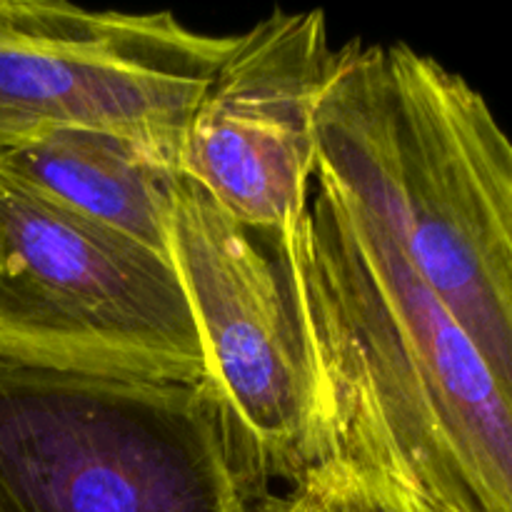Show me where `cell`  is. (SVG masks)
Wrapping results in <instances>:
<instances>
[{
  "label": "cell",
  "instance_id": "6da1fadb",
  "mask_svg": "<svg viewBox=\"0 0 512 512\" xmlns=\"http://www.w3.org/2000/svg\"><path fill=\"white\" fill-rule=\"evenodd\" d=\"M315 183L293 228L263 233L313 380L315 465L343 460L465 512H512V390L385 225Z\"/></svg>",
  "mask_w": 512,
  "mask_h": 512
},
{
  "label": "cell",
  "instance_id": "7a4b0ae2",
  "mask_svg": "<svg viewBox=\"0 0 512 512\" xmlns=\"http://www.w3.org/2000/svg\"><path fill=\"white\" fill-rule=\"evenodd\" d=\"M315 180L385 225L512 390V145L463 75L348 40L318 105Z\"/></svg>",
  "mask_w": 512,
  "mask_h": 512
},
{
  "label": "cell",
  "instance_id": "3957f363",
  "mask_svg": "<svg viewBox=\"0 0 512 512\" xmlns=\"http://www.w3.org/2000/svg\"><path fill=\"white\" fill-rule=\"evenodd\" d=\"M268 498L208 380L0 360V512H255Z\"/></svg>",
  "mask_w": 512,
  "mask_h": 512
},
{
  "label": "cell",
  "instance_id": "277c9868",
  "mask_svg": "<svg viewBox=\"0 0 512 512\" xmlns=\"http://www.w3.org/2000/svg\"><path fill=\"white\" fill-rule=\"evenodd\" d=\"M0 360L103 378L208 380L173 260L5 173Z\"/></svg>",
  "mask_w": 512,
  "mask_h": 512
},
{
  "label": "cell",
  "instance_id": "5b68a950",
  "mask_svg": "<svg viewBox=\"0 0 512 512\" xmlns=\"http://www.w3.org/2000/svg\"><path fill=\"white\" fill-rule=\"evenodd\" d=\"M233 35L173 13L0 0V155L63 128L140 135L183 155L195 103Z\"/></svg>",
  "mask_w": 512,
  "mask_h": 512
},
{
  "label": "cell",
  "instance_id": "8992f818",
  "mask_svg": "<svg viewBox=\"0 0 512 512\" xmlns=\"http://www.w3.org/2000/svg\"><path fill=\"white\" fill-rule=\"evenodd\" d=\"M170 260L188 295L205 373L255 473L298 483L315 465L313 380L283 275L263 233L180 175Z\"/></svg>",
  "mask_w": 512,
  "mask_h": 512
},
{
  "label": "cell",
  "instance_id": "52a82bcc",
  "mask_svg": "<svg viewBox=\"0 0 512 512\" xmlns=\"http://www.w3.org/2000/svg\"><path fill=\"white\" fill-rule=\"evenodd\" d=\"M335 60L323 10L275 8L233 35L185 128L183 175L255 233L293 228L308 208Z\"/></svg>",
  "mask_w": 512,
  "mask_h": 512
},
{
  "label": "cell",
  "instance_id": "ba28073f",
  "mask_svg": "<svg viewBox=\"0 0 512 512\" xmlns=\"http://www.w3.org/2000/svg\"><path fill=\"white\" fill-rule=\"evenodd\" d=\"M0 173L170 258L178 150L118 130L63 128L0 155Z\"/></svg>",
  "mask_w": 512,
  "mask_h": 512
},
{
  "label": "cell",
  "instance_id": "9c48e42d",
  "mask_svg": "<svg viewBox=\"0 0 512 512\" xmlns=\"http://www.w3.org/2000/svg\"><path fill=\"white\" fill-rule=\"evenodd\" d=\"M295 485L308 495L315 512H465L400 483L383 470L343 460H323Z\"/></svg>",
  "mask_w": 512,
  "mask_h": 512
},
{
  "label": "cell",
  "instance_id": "30bf717a",
  "mask_svg": "<svg viewBox=\"0 0 512 512\" xmlns=\"http://www.w3.org/2000/svg\"><path fill=\"white\" fill-rule=\"evenodd\" d=\"M255 512H315L308 495L295 485L285 495H270Z\"/></svg>",
  "mask_w": 512,
  "mask_h": 512
}]
</instances>
